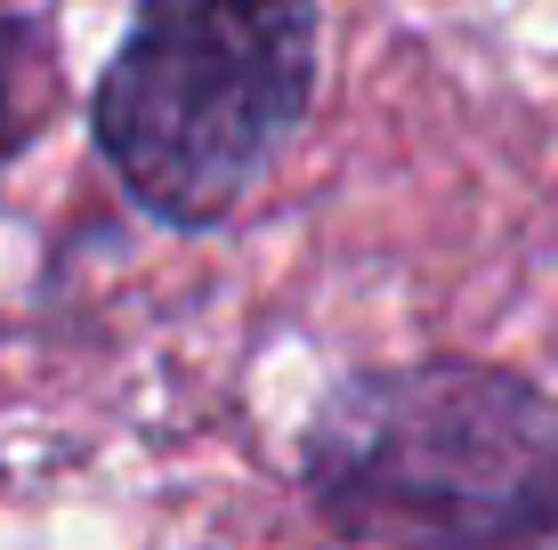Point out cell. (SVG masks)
<instances>
[{
  "label": "cell",
  "mask_w": 558,
  "mask_h": 550,
  "mask_svg": "<svg viewBox=\"0 0 558 550\" xmlns=\"http://www.w3.org/2000/svg\"><path fill=\"white\" fill-rule=\"evenodd\" d=\"M57 113V33L41 9L0 0V179L33 155Z\"/></svg>",
  "instance_id": "3"
},
{
  "label": "cell",
  "mask_w": 558,
  "mask_h": 550,
  "mask_svg": "<svg viewBox=\"0 0 558 550\" xmlns=\"http://www.w3.org/2000/svg\"><path fill=\"white\" fill-rule=\"evenodd\" d=\"M316 0H130L89 82V155L170 235H219L316 113Z\"/></svg>",
  "instance_id": "2"
},
{
  "label": "cell",
  "mask_w": 558,
  "mask_h": 550,
  "mask_svg": "<svg viewBox=\"0 0 558 550\" xmlns=\"http://www.w3.org/2000/svg\"><path fill=\"white\" fill-rule=\"evenodd\" d=\"M292 478L340 542H558V396L494 356L356 365L316 396Z\"/></svg>",
  "instance_id": "1"
}]
</instances>
